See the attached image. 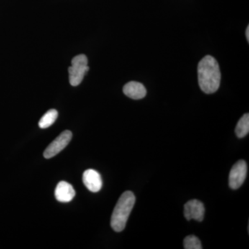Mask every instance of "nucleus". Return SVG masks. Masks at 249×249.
I'll return each instance as SVG.
<instances>
[{
  "label": "nucleus",
  "instance_id": "20e7f679",
  "mask_svg": "<svg viewBox=\"0 0 249 249\" xmlns=\"http://www.w3.org/2000/svg\"><path fill=\"white\" fill-rule=\"evenodd\" d=\"M72 133L70 130H65L62 132L55 140L49 144L44 152V157L46 159H51L58 155L71 142Z\"/></svg>",
  "mask_w": 249,
  "mask_h": 249
},
{
  "label": "nucleus",
  "instance_id": "f257e3e1",
  "mask_svg": "<svg viewBox=\"0 0 249 249\" xmlns=\"http://www.w3.org/2000/svg\"><path fill=\"white\" fill-rule=\"evenodd\" d=\"M198 82L204 93L211 94L219 89L221 73L219 64L211 55H206L198 64Z\"/></svg>",
  "mask_w": 249,
  "mask_h": 249
},
{
  "label": "nucleus",
  "instance_id": "9d476101",
  "mask_svg": "<svg viewBox=\"0 0 249 249\" xmlns=\"http://www.w3.org/2000/svg\"><path fill=\"white\" fill-rule=\"evenodd\" d=\"M58 116V111L55 110V109H52L47 111L43 116L41 118L40 121H39V127L42 129H45L50 127L56 121Z\"/></svg>",
  "mask_w": 249,
  "mask_h": 249
},
{
  "label": "nucleus",
  "instance_id": "0eeeda50",
  "mask_svg": "<svg viewBox=\"0 0 249 249\" xmlns=\"http://www.w3.org/2000/svg\"><path fill=\"white\" fill-rule=\"evenodd\" d=\"M83 181L87 188L92 193H97L102 188V178L96 170L88 169L85 171Z\"/></svg>",
  "mask_w": 249,
  "mask_h": 249
},
{
  "label": "nucleus",
  "instance_id": "ddd939ff",
  "mask_svg": "<svg viewBox=\"0 0 249 249\" xmlns=\"http://www.w3.org/2000/svg\"><path fill=\"white\" fill-rule=\"evenodd\" d=\"M246 37H247V41L249 42V26L247 27V30H246Z\"/></svg>",
  "mask_w": 249,
  "mask_h": 249
},
{
  "label": "nucleus",
  "instance_id": "f03ea898",
  "mask_svg": "<svg viewBox=\"0 0 249 249\" xmlns=\"http://www.w3.org/2000/svg\"><path fill=\"white\" fill-rule=\"evenodd\" d=\"M135 201V196L131 191L124 192L120 196L111 217V227L114 231L124 230Z\"/></svg>",
  "mask_w": 249,
  "mask_h": 249
},
{
  "label": "nucleus",
  "instance_id": "7ed1b4c3",
  "mask_svg": "<svg viewBox=\"0 0 249 249\" xmlns=\"http://www.w3.org/2000/svg\"><path fill=\"white\" fill-rule=\"evenodd\" d=\"M89 70L88 60L84 54L76 55L71 60V66L69 67V77L71 86L79 85L84 78L85 73Z\"/></svg>",
  "mask_w": 249,
  "mask_h": 249
},
{
  "label": "nucleus",
  "instance_id": "423d86ee",
  "mask_svg": "<svg viewBox=\"0 0 249 249\" xmlns=\"http://www.w3.org/2000/svg\"><path fill=\"white\" fill-rule=\"evenodd\" d=\"M205 208L200 201L193 199L184 205V216L187 220H195L201 222L204 219Z\"/></svg>",
  "mask_w": 249,
  "mask_h": 249
},
{
  "label": "nucleus",
  "instance_id": "6e6552de",
  "mask_svg": "<svg viewBox=\"0 0 249 249\" xmlns=\"http://www.w3.org/2000/svg\"><path fill=\"white\" fill-rule=\"evenodd\" d=\"M75 195L73 186L66 181H60L55 188V199L60 202H70L74 198Z\"/></svg>",
  "mask_w": 249,
  "mask_h": 249
},
{
  "label": "nucleus",
  "instance_id": "39448f33",
  "mask_svg": "<svg viewBox=\"0 0 249 249\" xmlns=\"http://www.w3.org/2000/svg\"><path fill=\"white\" fill-rule=\"evenodd\" d=\"M247 174V163L239 160L234 164L229 174V186L232 190L238 189L245 182Z\"/></svg>",
  "mask_w": 249,
  "mask_h": 249
},
{
  "label": "nucleus",
  "instance_id": "f8f14e48",
  "mask_svg": "<svg viewBox=\"0 0 249 249\" xmlns=\"http://www.w3.org/2000/svg\"><path fill=\"white\" fill-rule=\"evenodd\" d=\"M183 247L185 249H201L200 240L195 235L187 236L183 240Z\"/></svg>",
  "mask_w": 249,
  "mask_h": 249
},
{
  "label": "nucleus",
  "instance_id": "1a4fd4ad",
  "mask_svg": "<svg viewBox=\"0 0 249 249\" xmlns=\"http://www.w3.org/2000/svg\"><path fill=\"white\" fill-rule=\"evenodd\" d=\"M124 93L127 97L134 100L142 99L146 96L147 90L142 83L137 81H131L124 85Z\"/></svg>",
  "mask_w": 249,
  "mask_h": 249
},
{
  "label": "nucleus",
  "instance_id": "9b49d317",
  "mask_svg": "<svg viewBox=\"0 0 249 249\" xmlns=\"http://www.w3.org/2000/svg\"><path fill=\"white\" fill-rule=\"evenodd\" d=\"M249 132V114H244L237 123L235 128V133L239 138H243Z\"/></svg>",
  "mask_w": 249,
  "mask_h": 249
}]
</instances>
